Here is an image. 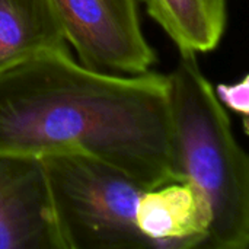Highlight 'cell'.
Segmentation results:
<instances>
[{"instance_id": "obj_5", "label": "cell", "mask_w": 249, "mask_h": 249, "mask_svg": "<svg viewBox=\"0 0 249 249\" xmlns=\"http://www.w3.org/2000/svg\"><path fill=\"white\" fill-rule=\"evenodd\" d=\"M0 249H63L39 156L0 152Z\"/></svg>"}, {"instance_id": "obj_3", "label": "cell", "mask_w": 249, "mask_h": 249, "mask_svg": "<svg viewBox=\"0 0 249 249\" xmlns=\"http://www.w3.org/2000/svg\"><path fill=\"white\" fill-rule=\"evenodd\" d=\"M39 158L63 249H155L136 225L144 185L115 165L79 150Z\"/></svg>"}, {"instance_id": "obj_2", "label": "cell", "mask_w": 249, "mask_h": 249, "mask_svg": "<svg viewBox=\"0 0 249 249\" xmlns=\"http://www.w3.org/2000/svg\"><path fill=\"white\" fill-rule=\"evenodd\" d=\"M179 54L166 74L174 179L194 184L210 206L212 225L203 249H247L248 155L200 69L197 54Z\"/></svg>"}, {"instance_id": "obj_6", "label": "cell", "mask_w": 249, "mask_h": 249, "mask_svg": "<svg viewBox=\"0 0 249 249\" xmlns=\"http://www.w3.org/2000/svg\"><path fill=\"white\" fill-rule=\"evenodd\" d=\"M136 225L155 249H203L212 212L194 184L171 181L142 193Z\"/></svg>"}, {"instance_id": "obj_1", "label": "cell", "mask_w": 249, "mask_h": 249, "mask_svg": "<svg viewBox=\"0 0 249 249\" xmlns=\"http://www.w3.org/2000/svg\"><path fill=\"white\" fill-rule=\"evenodd\" d=\"M63 150L109 162L146 188L175 181L166 74L102 73L70 51L0 71V152Z\"/></svg>"}, {"instance_id": "obj_4", "label": "cell", "mask_w": 249, "mask_h": 249, "mask_svg": "<svg viewBox=\"0 0 249 249\" xmlns=\"http://www.w3.org/2000/svg\"><path fill=\"white\" fill-rule=\"evenodd\" d=\"M51 3L79 63L109 74L150 71L156 53L143 32L139 0H51Z\"/></svg>"}, {"instance_id": "obj_7", "label": "cell", "mask_w": 249, "mask_h": 249, "mask_svg": "<svg viewBox=\"0 0 249 249\" xmlns=\"http://www.w3.org/2000/svg\"><path fill=\"white\" fill-rule=\"evenodd\" d=\"M55 51L70 48L51 0H0V71Z\"/></svg>"}, {"instance_id": "obj_9", "label": "cell", "mask_w": 249, "mask_h": 249, "mask_svg": "<svg viewBox=\"0 0 249 249\" xmlns=\"http://www.w3.org/2000/svg\"><path fill=\"white\" fill-rule=\"evenodd\" d=\"M214 95L226 111H232L242 117L244 131L248 133L249 117V74H244L242 79L229 82V83H217L213 86Z\"/></svg>"}, {"instance_id": "obj_8", "label": "cell", "mask_w": 249, "mask_h": 249, "mask_svg": "<svg viewBox=\"0 0 249 249\" xmlns=\"http://www.w3.org/2000/svg\"><path fill=\"white\" fill-rule=\"evenodd\" d=\"M149 16L179 53L216 50L228 23V0H143Z\"/></svg>"}]
</instances>
